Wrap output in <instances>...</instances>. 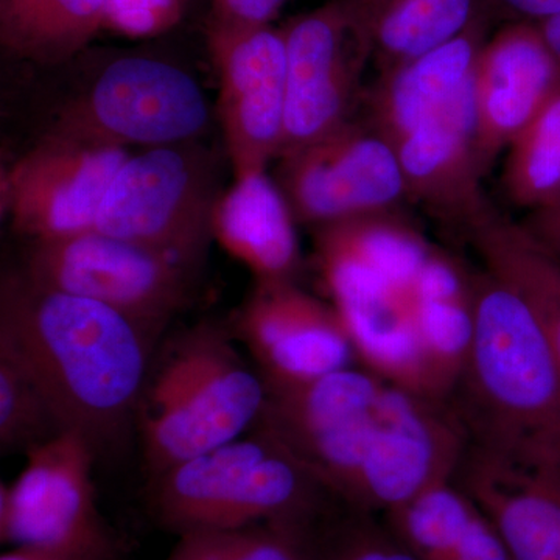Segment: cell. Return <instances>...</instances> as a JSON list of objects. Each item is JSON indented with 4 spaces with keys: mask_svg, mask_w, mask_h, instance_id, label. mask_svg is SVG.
<instances>
[{
    "mask_svg": "<svg viewBox=\"0 0 560 560\" xmlns=\"http://www.w3.org/2000/svg\"><path fill=\"white\" fill-rule=\"evenodd\" d=\"M518 224L530 241L560 265V195L548 205L526 212Z\"/></svg>",
    "mask_w": 560,
    "mask_h": 560,
    "instance_id": "cell-33",
    "label": "cell"
},
{
    "mask_svg": "<svg viewBox=\"0 0 560 560\" xmlns=\"http://www.w3.org/2000/svg\"><path fill=\"white\" fill-rule=\"evenodd\" d=\"M475 142L482 167L510 147L560 91V68L537 24H504L474 69Z\"/></svg>",
    "mask_w": 560,
    "mask_h": 560,
    "instance_id": "cell-17",
    "label": "cell"
},
{
    "mask_svg": "<svg viewBox=\"0 0 560 560\" xmlns=\"http://www.w3.org/2000/svg\"><path fill=\"white\" fill-rule=\"evenodd\" d=\"M187 0H106V28L150 38L167 32L180 20Z\"/></svg>",
    "mask_w": 560,
    "mask_h": 560,
    "instance_id": "cell-29",
    "label": "cell"
},
{
    "mask_svg": "<svg viewBox=\"0 0 560 560\" xmlns=\"http://www.w3.org/2000/svg\"><path fill=\"white\" fill-rule=\"evenodd\" d=\"M106 28V0H33L27 16L3 49L40 68H61L90 49Z\"/></svg>",
    "mask_w": 560,
    "mask_h": 560,
    "instance_id": "cell-23",
    "label": "cell"
},
{
    "mask_svg": "<svg viewBox=\"0 0 560 560\" xmlns=\"http://www.w3.org/2000/svg\"><path fill=\"white\" fill-rule=\"evenodd\" d=\"M97 452L65 431L25 455L16 480L0 486V540L72 560H124L125 545L98 508Z\"/></svg>",
    "mask_w": 560,
    "mask_h": 560,
    "instance_id": "cell-9",
    "label": "cell"
},
{
    "mask_svg": "<svg viewBox=\"0 0 560 560\" xmlns=\"http://www.w3.org/2000/svg\"><path fill=\"white\" fill-rule=\"evenodd\" d=\"M467 235L482 268L506 282L529 305L560 366V265L530 241L521 224L495 210Z\"/></svg>",
    "mask_w": 560,
    "mask_h": 560,
    "instance_id": "cell-22",
    "label": "cell"
},
{
    "mask_svg": "<svg viewBox=\"0 0 560 560\" xmlns=\"http://www.w3.org/2000/svg\"><path fill=\"white\" fill-rule=\"evenodd\" d=\"M219 164L200 140L130 154L110 180L94 231L201 267L223 191Z\"/></svg>",
    "mask_w": 560,
    "mask_h": 560,
    "instance_id": "cell-6",
    "label": "cell"
},
{
    "mask_svg": "<svg viewBox=\"0 0 560 560\" xmlns=\"http://www.w3.org/2000/svg\"><path fill=\"white\" fill-rule=\"evenodd\" d=\"M469 444L560 464V366L539 319L512 287L474 275V338L447 401Z\"/></svg>",
    "mask_w": 560,
    "mask_h": 560,
    "instance_id": "cell-2",
    "label": "cell"
},
{
    "mask_svg": "<svg viewBox=\"0 0 560 560\" xmlns=\"http://www.w3.org/2000/svg\"><path fill=\"white\" fill-rule=\"evenodd\" d=\"M145 504L153 522L176 537L265 522L319 523L342 508L261 427L149 478Z\"/></svg>",
    "mask_w": 560,
    "mask_h": 560,
    "instance_id": "cell-4",
    "label": "cell"
},
{
    "mask_svg": "<svg viewBox=\"0 0 560 560\" xmlns=\"http://www.w3.org/2000/svg\"><path fill=\"white\" fill-rule=\"evenodd\" d=\"M130 158L119 147L39 138L3 175V209L32 241L94 230L110 180Z\"/></svg>",
    "mask_w": 560,
    "mask_h": 560,
    "instance_id": "cell-14",
    "label": "cell"
},
{
    "mask_svg": "<svg viewBox=\"0 0 560 560\" xmlns=\"http://www.w3.org/2000/svg\"><path fill=\"white\" fill-rule=\"evenodd\" d=\"M20 271L46 289L102 302L162 337L194 300L200 267L91 230L28 242Z\"/></svg>",
    "mask_w": 560,
    "mask_h": 560,
    "instance_id": "cell-8",
    "label": "cell"
},
{
    "mask_svg": "<svg viewBox=\"0 0 560 560\" xmlns=\"http://www.w3.org/2000/svg\"><path fill=\"white\" fill-rule=\"evenodd\" d=\"M389 383L346 368L316 381L267 385L261 427L282 441L342 506L352 510L381 436Z\"/></svg>",
    "mask_w": 560,
    "mask_h": 560,
    "instance_id": "cell-7",
    "label": "cell"
},
{
    "mask_svg": "<svg viewBox=\"0 0 560 560\" xmlns=\"http://www.w3.org/2000/svg\"><path fill=\"white\" fill-rule=\"evenodd\" d=\"M481 10L490 22L539 24L541 21L559 16L560 0H481Z\"/></svg>",
    "mask_w": 560,
    "mask_h": 560,
    "instance_id": "cell-32",
    "label": "cell"
},
{
    "mask_svg": "<svg viewBox=\"0 0 560 560\" xmlns=\"http://www.w3.org/2000/svg\"><path fill=\"white\" fill-rule=\"evenodd\" d=\"M444 560H514L499 530L480 510L455 550Z\"/></svg>",
    "mask_w": 560,
    "mask_h": 560,
    "instance_id": "cell-31",
    "label": "cell"
},
{
    "mask_svg": "<svg viewBox=\"0 0 560 560\" xmlns=\"http://www.w3.org/2000/svg\"><path fill=\"white\" fill-rule=\"evenodd\" d=\"M80 57L84 75L50 109L40 138L153 149L200 140L208 131V97L178 62L139 50L88 49Z\"/></svg>",
    "mask_w": 560,
    "mask_h": 560,
    "instance_id": "cell-5",
    "label": "cell"
},
{
    "mask_svg": "<svg viewBox=\"0 0 560 560\" xmlns=\"http://www.w3.org/2000/svg\"><path fill=\"white\" fill-rule=\"evenodd\" d=\"M276 183L298 224L396 212L407 200L396 147L364 120H349L311 145L278 158Z\"/></svg>",
    "mask_w": 560,
    "mask_h": 560,
    "instance_id": "cell-10",
    "label": "cell"
},
{
    "mask_svg": "<svg viewBox=\"0 0 560 560\" xmlns=\"http://www.w3.org/2000/svg\"><path fill=\"white\" fill-rule=\"evenodd\" d=\"M318 560H419L374 514L342 506L320 526Z\"/></svg>",
    "mask_w": 560,
    "mask_h": 560,
    "instance_id": "cell-28",
    "label": "cell"
},
{
    "mask_svg": "<svg viewBox=\"0 0 560 560\" xmlns=\"http://www.w3.org/2000/svg\"><path fill=\"white\" fill-rule=\"evenodd\" d=\"M382 72L444 46L485 16L481 0H349Z\"/></svg>",
    "mask_w": 560,
    "mask_h": 560,
    "instance_id": "cell-21",
    "label": "cell"
},
{
    "mask_svg": "<svg viewBox=\"0 0 560 560\" xmlns=\"http://www.w3.org/2000/svg\"><path fill=\"white\" fill-rule=\"evenodd\" d=\"M459 488L499 530L514 560H560V464L467 445Z\"/></svg>",
    "mask_w": 560,
    "mask_h": 560,
    "instance_id": "cell-18",
    "label": "cell"
},
{
    "mask_svg": "<svg viewBox=\"0 0 560 560\" xmlns=\"http://www.w3.org/2000/svg\"><path fill=\"white\" fill-rule=\"evenodd\" d=\"M46 394L9 349L0 348V451L27 455L65 433Z\"/></svg>",
    "mask_w": 560,
    "mask_h": 560,
    "instance_id": "cell-27",
    "label": "cell"
},
{
    "mask_svg": "<svg viewBox=\"0 0 560 560\" xmlns=\"http://www.w3.org/2000/svg\"><path fill=\"white\" fill-rule=\"evenodd\" d=\"M537 27H539L544 39L547 40L548 47H550L560 68V14L559 16L550 18V20L539 22Z\"/></svg>",
    "mask_w": 560,
    "mask_h": 560,
    "instance_id": "cell-35",
    "label": "cell"
},
{
    "mask_svg": "<svg viewBox=\"0 0 560 560\" xmlns=\"http://www.w3.org/2000/svg\"><path fill=\"white\" fill-rule=\"evenodd\" d=\"M213 27H261L271 25L289 0H210Z\"/></svg>",
    "mask_w": 560,
    "mask_h": 560,
    "instance_id": "cell-30",
    "label": "cell"
},
{
    "mask_svg": "<svg viewBox=\"0 0 560 560\" xmlns=\"http://www.w3.org/2000/svg\"><path fill=\"white\" fill-rule=\"evenodd\" d=\"M161 337L102 302L46 289L21 271L0 285V348L46 394L66 431L98 456L136 431V411Z\"/></svg>",
    "mask_w": 560,
    "mask_h": 560,
    "instance_id": "cell-1",
    "label": "cell"
},
{
    "mask_svg": "<svg viewBox=\"0 0 560 560\" xmlns=\"http://www.w3.org/2000/svg\"><path fill=\"white\" fill-rule=\"evenodd\" d=\"M296 220L268 171L246 173L221 191L212 238L248 268L256 283L298 282L304 257Z\"/></svg>",
    "mask_w": 560,
    "mask_h": 560,
    "instance_id": "cell-19",
    "label": "cell"
},
{
    "mask_svg": "<svg viewBox=\"0 0 560 560\" xmlns=\"http://www.w3.org/2000/svg\"><path fill=\"white\" fill-rule=\"evenodd\" d=\"M226 326L267 385L312 382L359 363L337 308L298 282L256 283Z\"/></svg>",
    "mask_w": 560,
    "mask_h": 560,
    "instance_id": "cell-13",
    "label": "cell"
},
{
    "mask_svg": "<svg viewBox=\"0 0 560 560\" xmlns=\"http://www.w3.org/2000/svg\"><path fill=\"white\" fill-rule=\"evenodd\" d=\"M477 504L455 480L436 482L386 512L393 536L419 560H444L469 528Z\"/></svg>",
    "mask_w": 560,
    "mask_h": 560,
    "instance_id": "cell-24",
    "label": "cell"
},
{
    "mask_svg": "<svg viewBox=\"0 0 560 560\" xmlns=\"http://www.w3.org/2000/svg\"><path fill=\"white\" fill-rule=\"evenodd\" d=\"M208 46L219 77L217 117L234 178L268 171L285 136V35L272 25H208Z\"/></svg>",
    "mask_w": 560,
    "mask_h": 560,
    "instance_id": "cell-12",
    "label": "cell"
},
{
    "mask_svg": "<svg viewBox=\"0 0 560 560\" xmlns=\"http://www.w3.org/2000/svg\"><path fill=\"white\" fill-rule=\"evenodd\" d=\"M312 231L316 268L338 312L405 296L433 253L399 210Z\"/></svg>",
    "mask_w": 560,
    "mask_h": 560,
    "instance_id": "cell-15",
    "label": "cell"
},
{
    "mask_svg": "<svg viewBox=\"0 0 560 560\" xmlns=\"http://www.w3.org/2000/svg\"><path fill=\"white\" fill-rule=\"evenodd\" d=\"M489 25L488 18H478L444 46L382 72L364 94V121L396 145L440 113L470 83L478 55L488 40Z\"/></svg>",
    "mask_w": 560,
    "mask_h": 560,
    "instance_id": "cell-20",
    "label": "cell"
},
{
    "mask_svg": "<svg viewBox=\"0 0 560 560\" xmlns=\"http://www.w3.org/2000/svg\"><path fill=\"white\" fill-rule=\"evenodd\" d=\"M0 560H72L57 552L38 550V548L11 547V550L3 552Z\"/></svg>",
    "mask_w": 560,
    "mask_h": 560,
    "instance_id": "cell-34",
    "label": "cell"
},
{
    "mask_svg": "<svg viewBox=\"0 0 560 560\" xmlns=\"http://www.w3.org/2000/svg\"><path fill=\"white\" fill-rule=\"evenodd\" d=\"M287 47L282 154L311 145L352 120L370 46L349 0H330L282 27Z\"/></svg>",
    "mask_w": 560,
    "mask_h": 560,
    "instance_id": "cell-11",
    "label": "cell"
},
{
    "mask_svg": "<svg viewBox=\"0 0 560 560\" xmlns=\"http://www.w3.org/2000/svg\"><path fill=\"white\" fill-rule=\"evenodd\" d=\"M324 522H265L186 534L178 537L167 560H318Z\"/></svg>",
    "mask_w": 560,
    "mask_h": 560,
    "instance_id": "cell-25",
    "label": "cell"
},
{
    "mask_svg": "<svg viewBox=\"0 0 560 560\" xmlns=\"http://www.w3.org/2000/svg\"><path fill=\"white\" fill-rule=\"evenodd\" d=\"M267 383L226 323L201 320L158 345L136 411L149 478L257 425Z\"/></svg>",
    "mask_w": 560,
    "mask_h": 560,
    "instance_id": "cell-3",
    "label": "cell"
},
{
    "mask_svg": "<svg viewBox=\"0 0 560 560\" xmlns=\"http://www.w3.org/2000/svg\"><path fill=\"white\" fill-rule=\"evenodd\" d=\"M501 172L506 200L526 212L560 195V91L508 147Z\"/></svg>",
    "mask_w": 560,
    "mask_h": 560,
    "instance_id": "cell-26",
    "label": "cell"
},
{
    "mask_svg": "<svg viewBox=\"0 0 560 560\" xmlns=\"http://www.w3.org/2000/svg\"><path fill=\"white\" fill-rule=\"evenodd\" d=\"M394 147L407 201L466 234L492 212L481 187L486 171L475 142L471 81L440 113Z\"/></svg>",
    "mask_w": 560,
    "mask_h": 560,
    "instance_id": "cell-16",
    "label": "cell"
}]
</instances>
